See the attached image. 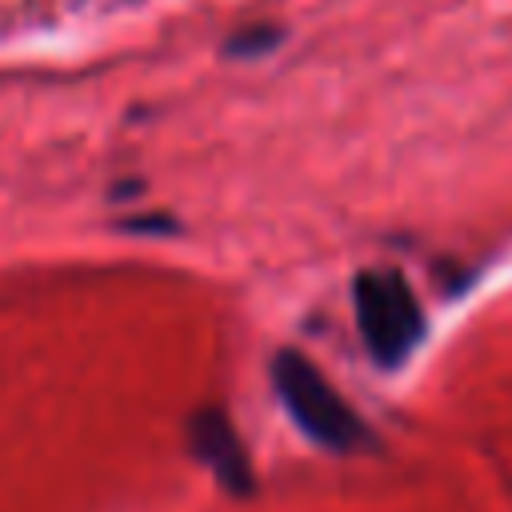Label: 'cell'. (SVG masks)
Returning a JSON list of instances; mask_svg holds the SVG:
<instances>
[{
    "label": "cell",
    "instance_id": "2",
    "mask_svg": "<svg viewBox=\"0 0 512 512\" xmlns=\"http://www.w3.org/2000/svg\"><path fill=\"white\" fill-rule=\"evenodd\" d=\"M352 308L372 360L384 368L404 364L424 340V308L396 268H364L352 280Z\"/></svg>",
    "mask_w": 512,
    "mask_h": 512
},
{
    "label": "cell",
    "instance_id": "4",
    "mask_svg": "<svg viewBox=\"0 0 512 512\" xmlns=\"http://www.w3.org/2000/svg\"><path fill=\"white\" fill-rule=\"evenodd\" d=\"M280 40H284V24L256 20V24H240V28L220 44V52H224L228 60H256V56L276 52Z\"/></svg>",
    "mask_w": 512,
    "mask_h": 512
},
{
    "label": "cell",
    "instance_id": "3",
    "mask_svg": "<svg viewBox=\"0 0 512 512\" xmlns=\"http://www.w3.org/2000/svg\"><path fill=\"white\" fill-rule=\"evenodd\" d=\"M188 444H192V452L212 468V476L220 480L224 492L248 496V492L256 488L252 460H248L244 440H240V432L232 428L228 412H220V408H200V412L188 420Z\"/></svg>",
    "mask_w": 512,
    "mask_h": 512
},
{
    "label": "cell",
    "instance_id": "1",
    "mask_svg": "<svg viewBox=\"0 0 512 512\" xmlns=\"http://www.w3.org/2000/svg\"><path fill=\"white\" fill-rule=\"evenodd\" d=\"M272 384H276L280 404L288 408V416L296 420V428L308 440H316L332 452H352L368 440V428L356 416V408L328 384V376L304 352H296V348L276 352Z\"/></svg>",
    "mask_w": 512,
    "mask_h": 512
}]
</instances>
